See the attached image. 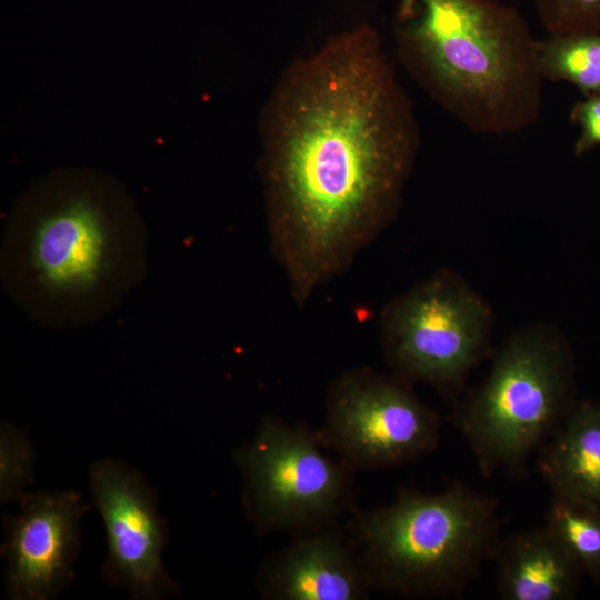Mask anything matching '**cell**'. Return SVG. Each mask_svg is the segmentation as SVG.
Wrapping results in <instances>:
<instances>
[{
	"mask_svg": "<svg viewBox=\"0 0 600 600\" xmlns=\"http://www.w3.org/2000/svg\"><path fill=\"white\" fill-rule=\"evenodd\" d=\"M89 483L107 534L103 578L134 599L176 593L162 564L167 524L143 476L122 462L102 459L91 464Z\"/></svg>",
	"mask_w": 600,
	"mask_h": 600,
	"instance_id": "obj_9",
	"label": "cell"
},
{
	"mask_svg": "<svg viewBox=\"0 0 600 600\" xmlns=\"http://www.w3.org/2000/svg\"><path fill=\"white\" fill-rule=\"evenodd\" d=\"M146 268L139 214L114 183L91 173L56 174L37 184L6 227L4 290L26 316L50 328L100 320Z\"/></svg>",
	"mask_w": 600,
	"mask_h": 600,
	"instance_id": "obj_2",
	"label": "cell"
},
{
	"mask_svg": "<svg viewBox=\"0 0 600 600\" xmlns=\"http://www.w3.org/2000/svg\"><path fill=\"white\" fill-rule=\"evenodd\" d=\"M34 452L27 437L8 421L0 424V501H19L33 482Z\"/></svg>",
	"mask_w": 600,
	"mask_h": 600,
	"instance_id": "obj_16",
	"label": "cell"
},
{
	"mask_svg": "<svg viewBox=\"0 0 600 600\" xmlns=\"http://www.w3.org/2000/svg\"><path fill=\"white\" fill-rule=\"evenodd\" d=\"M498 501L460 481L436 493L412 489L357 512L351 543L371 588L406 597L464 590L501 540Z\"/></svg>",
	"mask_w": 600,
	"mask_h": 600,
	"instance_id": "obj_4",
	"label": "cell"
},
{
	"mask_svg": "<svg viewBox=\"0 0 600 600\" xmlns=\"http://www.w3.org/2000/svg\"><path fill=\"white\" fill-rule=\"evenodd\" d=\"M257 588L269 600H358L371 587L351 541L333 522L299 532L267 559Z\"/></svg>",
	"mask_w": 600,
	"mask_h": 600,
	"instance_id": "obj_11",
	"label": "cell"
},
{
	"mask_svg": "<svg viewBox=\"0 0 600 600\" xmlns=\"http://www.w3.org/2000/svg\"><path fill=\"white\" fill-rule=\"evenodd\" d=\"M537 453V470L552 494L600 506L599 401L576 400Z\"/></svg>",
	"mask_w": 600,
	"mask_h": 600,
	"instance_id": "obj_13",
	"label": "cell"
},
{
	"mask_svg": "<svg viewBox=\"0 0 600 600\" xmlns=\"http://www.w3.org/2000/svg\"><path fill=\"white\" fill-rule=\"evenodd\" d=\"M567 340L546 324L526 327L496 353L486 379L457 406L454 427L484 478L521 474L574 403Z\"/></svg>",
	"mask_w": 600,
	"mask_h": 600,
	"instance_id": "obj_5",
	"label": "cell"
},
{
	"mask_svg": "<svg viewBox=\"0 0 600 600\" xmlns=\"http://www.w3.org/2000/svg\"><path fill=\"white\" fill-rule=\"evenodd\" d=\"M318 433L273 416L234 453L247 516L261 532L333 523L352 498V471L322 451Z\"/></svg>",
	"mask_w": 600,
	"mask_h": 600,
	"instance_id": "obj_6",
	"label": "cell"
},
{
	"mask_svg": "<svg viewBox=\"0 0 600 600\" xmlns=\"http://www.w3.org/2000/svg\"><path fill=\"white\" fill-rule=\"evenodd\" d=\"M261 122L271 248L302 303L396 213L418 126L368 24L288 67Z\"/></svg>",
	"mask_w": 600,
	"mask_h": 600,
	"instance_id": "obj_1",
	"label": "cell"
},
{
	"mask_svg": "<svg viewBox=\"0 0 600 600\" xmlns=\"http://www.w3.org/2000/svg\"><path fill=\"white\" fill-rule=\"evenodd\" d=\"M570 119L579 126L580 133L574 143V156L580 157L600 146V94L586 96L574 103Z\"/></svg>",
	"mask_w": 600,
	"mask_h": 600,
	"instance_id": "obj_18",
	"label": "cell"
},
{
	"mask_svg": "<svg viewBox=\"0 0 600 600\" xmlns=\"http://www.w3.org/2000/svg\"><path fill=\"white\" fill-rule=\"evenodd\" d=\"M543 524L561 542L582 574L600 586V506L551 493Z\"/></svg>",
	"mask_w": 600,
	"mask_h": 600,
	"instance_id": "obj_14",
	"label": "cell"
},
{
	"mask_svg": "<svg viewBox=\"0 0 600 600\" xmlns=\"http://www.w3.org/2000/svg\"><path fill=\"white\" fill-rule=\"evenodd\" d=\"M492 323L478 292L439 271L388 304L381 343L396 376L456 392L487 352Z\"/></svg>",
	"mask_w": 600,
	"mask_h": 600,
	"instance_id": "obj_7",
	"label": "cell"
},
{
	"mask_svg": "<svg viewBox=\"0 0 600 600\" xmlns=\"http://www.w3.org/2000/svg\"><path fill=\"white\" fill-rule=\"evenodd\" d=\"M18 502V511L3 521L7 594L52 599L74 576L80 523L90 506L73 491L27 492Z\"/></svg>",
	"mask_w": 600,
	"mask_h": 600,
	"instance_id": "obj_10",
	"label": "cell"
},
{
	"mask_svg": "<svg viewBox=\"0 0 600 600\" xmlns=\"http://www.w3.org/2000/svg\"><path fill=\"white\" fill-rule=\"evenodd\" d=\"M404 69L471 131L506 134L543 103L538 41L521 12L498 0H393Z\"/></svg>",
	"mask_w": 600,
	"mask_h": 600,
	"instance_id": "obj_3",
	"label": "cell"
},
{
	"mask_svg": "<svg viewBox=\"0 0 600 600\" xmlns=\"http://www.w3.org/2000/svg\"><path fill=\"white\" fill-rule=\"evenodd\" d=\"M544 80L567 81L584 96L600 94V32L548 34L538 41Z\"/></svg>",
	"mask_w": 600,
	"mask_h": 600,
	"instance_id": "obj_15",
	"label": "cell"
},
{
	"mask_svg": "<svg viewBox=\"0 0 600 600\" xmlns=\"http://www.w3.org/2000/svg\"><path fill=\"white\" fill-rule=\"evenodd\" d=\"M318 436L353 470L390 468L432 452L440 441L441 420L408 381L358 369L331 384Z\"/></svg>",
	"mask_w": 600,
	"mask_h": 600,
	"instance_id": "obj_8",
	"label": "cell"
},
{
	"mask_svg": "<svg viewBox=\"0 0 600 600\" xmlns=\"http://www.w3.org/2000/svg\"><path fill=\"white\" fill-rule=\"evenodd\" d=\"M492 560L502 600H571L583 577L544 524L501 537Z\"/></svg>",
	"mask_w": 600,
	"mask_h": 600,
	"instance_id": "obj_12",
	"label": "cell"
},
{
	"mask_svg": "<svg viewBox=\"0 0 600 600\" xmlns=\"http://www.w3.org/2000/svg\"><path fill=\"white\" fill-rule=\"evenodd\" d=\"M548 34L600 32V0H532Z\"/></svg>",
	"mask_w": 600,
	"mask_h": 600,
	"instance_id": "obj_17",
	"label": "cell"
}]
</instances>
